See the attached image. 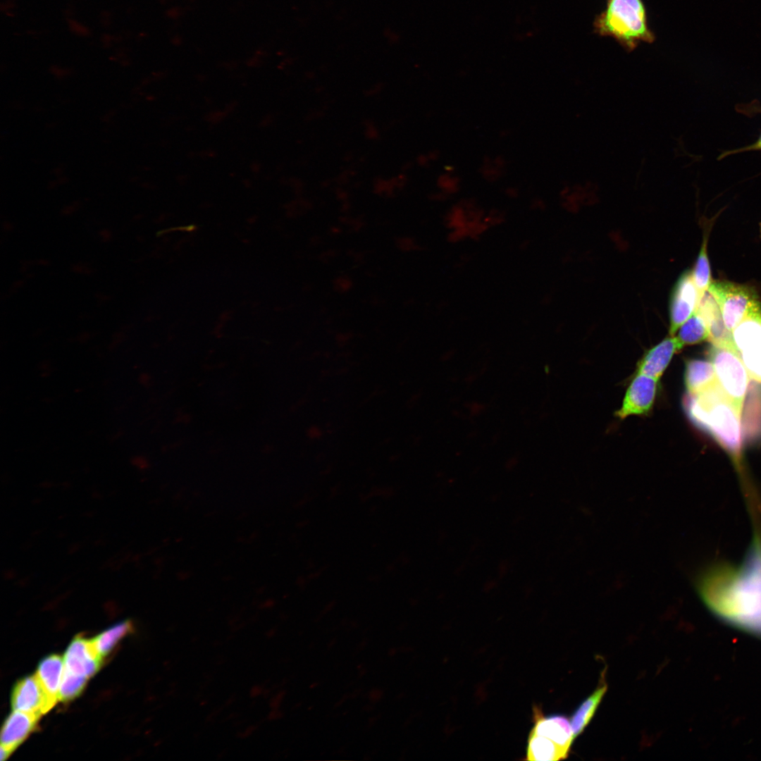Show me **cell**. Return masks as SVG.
I'll return each instance as SVG.
<instances>
[{
  "label": "cell",
  "instance_id": "cell-11",
  "mask_svg": "<svg viewBox=\"0 0 761 761\" xmlns=\"http://www.w3.org/2000/svg\"><path fill=\"white\" fill-rule=\"evenodd\" d=\"M534 726L530 733L546 737L569 751L575 736L567 717L561 714L545 716L537 707L533 709Z\"/></svg>",
  "mask_w": 761,
  "mask_h": 761
},
{
  "label": "cell",
  "instance_id": "cell-26",
  "mask_svg": "<svg viewBox=\"0 0 761 761\" xmlns=\"http://www.w3.org/2000/svg\"><path fill=\"white\" fill-rule=\"evenodd\" d=\"M757 150H761V133H760L759 137L757 138V140L755 142H753V144H751L750 145H748V146H745L744 147H741L739 149H735L724 151L718 156V159H722L725 158L727 156L735 154H738V153H741V152H746V151H757Z\"/></svg>",
  "mask_w": 761,
  "mask_h": 761
},
{
  "label": "cell",
  "instance_id": "cell-10",
  "mask_svg": "<svg viewBox=\"0 0 761 761\" xmlns=\"http://www.w3.org/2000/svg\"><path fill=\"white\" fill-rule=\"evenodd\" d=\"M695 310L707 323L708 340L712 345L736 350L732 333L726 328L719 305L708 290L699 300Z\"/></svg>",
  "mask_w": 761,
  "mask_h": 761
},
{
  "label": "cell",
  "instance_id": "cell-15",
  "mask_svg": "<svg viewBox=\"0 0 761 761\" xmlns=\"http://www.w3.org/2000/svg\"><path fill=\"white\" fill-rule=\"evenodd\" d=\"M605 672L602 673L597 688L577 707L570 723L575 738L583 733L593 718L599 704L607 690Z\"/></svg>",
  "mask_w": 761,
  "mask_h": 761
},
{
  "label": "cell",
  "instance_id": "cell-16",
  "mask_svg": "<svg viewBox=\"0 0 761 761\" xmlns=\"http://www.w3.org/2000/svg\"><path fill=\"white\" fill-rule=\"evenodd\" d=\"M717 382L711 361L693 359L686 366L685 383L689 395L697 394Z\"/></svg>",
  "mask_w": 761,
  "mask_h": 761
},
{
  "label": "cell",
  "instance_id": "cell-20",
  "mask_svg": "<svg viewBox=\"0 0 761 761\" xmlns=\"http://www.w3.org/2000/svg\"><path fill=\"white\" fill-rule=\"evenodd\" d=\"M692 276L698 292L700 300L704 293L708 290L712 282L710 263L707 252V236L704 237V241L692 272Z\"/></svg>",
  "mask_w": 761,
  "mask_h": 761
},
{
  "label": "cell",
  "instance_id": "cell-22",
  "mask_svg": "<svg viewBox=\"0 0 761 761\" xmlns=\"http://www.w3.org/2000/svg\"><path fill=\"white\" fill-rule=\"evenodd\" d=\"M467 210L462 200L452 206L445 217V226L450 230L464 227L468 223Z\"/></svg>",
  "mask_w": 761,
  "mask_h": 761
},
{
  "label": "cell",
  "instance_id": "cell-18",
  "mask_svg": "<svg viewBox=\"0 0 761 761\" xmlns=\"http://www.w3.org/2000/svg\"><path fill=\"white\" fill-rule=\"evenodd\" d=\"M677 331L678 335L676 337L683 347L702 342L709 337L707 323L696 310Z\"/></svg>",
  "mask_w": 761,
  "mask_h": 761
},
{
  "label": "cell",
  "instance_id": "cell-17",
  "mask_svg": "<svg viewBox=\"0 0 761 761\" xmlns=\"http://www.w3.org/2000/svg\"><path fill=\"white\" fill-rule=\"evenodd\" d=\"M526 750V760L538 761L564 760L569 752L549 738L531 733H529Z\"/></svg>",
  "mask_w": 761,
  "mask_h": 761
},
{
  "label": "cell",
  "instance_id": "cell-8",
  "mask_svg": "<svg viewBox=\"0 0 761 761\" xmlns=\"http://www.w3.org/2000/svg\"><path fill=\"white\" fill-rule=\"evenodd\" d=\"M11 705L13 710L32 712L40 715L54 705L50 701L36 674L18 681L12 691Z\"/></svg>",
  "mask_w": 761,
  "mask_h": 761
},
{
  "label": "cell",
  "instance_id": "cell-7",
  "mask_svg": "<svg viewBox=\"0 0 761 761\" xmlns=\"http://www.w3.org/2000/svg\"><path fill=\"white\" fill-rule=\"evenodd\" d=\"M658 380L647 375L636 373L629 385L621 408L616 416L625 419L631 415L648 413L652 407L657 388Z\"/></svg>",
  "mask_w": 761,
  "mask_h": 761
},
{
  "label": "cell",
  "instance_id": "cell-9",
  "mask_svg": "<svg viewBox=\"0 0 761 761\" xmlns=\"http://www.w3.org/2000/svg\"><path fill=\"white\" fill-rule=\"evenodd\" d=\"M102 657L92 639L75 637L65 653L64 667L68 671L89 679L100 668Z\"/></svg>",
  "mask_w": 761,
  "mask_h": 761
},
{
  "label": "cell",
  "instance_id": "cell-2",
  "mask_svg": "<svg viewBox=\"0 0 761 761\" xmlns=\"http://www.w3.org/2000/svg\"><path fill=\"white\" fill-rule=\"evenodd\" d=\"M593 28L600 36L614 38L628 51L641 42L655 40L643 0H607L605 9L594 20Z\"/></svg>",
  "mask_w": 761,
  "mask_h": 761
},
{
  "label": "cell",
  "instance_id": "cell-24",
  "mask_svg": "<svg viewBox=\"0 0 761 761\" xmlns=\"http://www.w3.org/2000/svg\"><path fill=\"white\" fill-rule=\"evenodd\" d=\"M439 186L443 190V192L446 194H452L457 192L459 187V180L456 177L452 175V174H447L442 175L439 180Z\"/></svg>",
  "mask_w": 761,
  "mask_h": 761
},
{
  "label": "cell",
  "instance_id": "cell-3",
  "mask_svg": "<svg viewBox=\"0 0 761 761\" xmlns=\"http://www.w3.org/2000/svg\"><path fill=\"white\" fill-rule=\"evenodd\" d=\"M707 290L717 302L724 324L731 332L746 317L761 312L759 297L748 286L712 281Z\"/></svg>",
  "mask_w": 761,
  "mask_h": 761
},
{
  "label": "cell",
  "instance_id": "cell-19",
  "mask_svg": "<svg viewBox=\"0 0 761 761\" xmlns=\"http://www.w3.org/2000/svg\"><path fill=\"white\" fill-rule=\"evenodd\" d=\"M132 630L130 621H123L109 628L92 638L94 646L103 658L106 656L118 642Z\"/></svg>",
  "mask_w": 761,
  "mask_h": 761
},
{
  "label": "cell",
  "instance_id": "cell-25",
  "mask_svg": "<svg viewBox=\"0 0 761 761\" xmlns=\"http://www.w3.org/2000/svg\"><path fill=\"white\" fill-rule=\"evenodd\" d=\"M484 220L491 228L501 225L505 221V214L502 210L493 209L485 214Z\"/></svg>",
  "mask_w": 761,
  "mask_h": 761
},
{
  "label": "cell",
  "instance_id": "cell-30",
  "mask_svg": "<svg viewBox=\"0 0 761 761\" xmlns=\"http://www.w3.org/2000/svg\"><path fill=\"white\" fill-rule=\"evenodd\" d=\"M397 650L395 648H392L389 650L388 654L390 656H394L396 655Z\"/></svg>",
  "mask_w": 761,
  "mask_h": 761
},
{
  "label": "cell",
  "instance_id": "cell-13",
  "mask_svg": "<svg viewBox=\"0 0 761 761\" xmlns=\"http://www.w3.org/2000/svg\"><path fill=\"white\" fill-rule=\"evenodd\" d=\"M40 714L18 710L6 718L1 734V745L12 753L33 731Z\"/></svg>",
  "mask_w": 761,
  "mask_h": 761
},
{
  "label": "cell",
  "instance_id": "cell-4",
  "mask_svg": "<svg viewBox=\"0 0 761 761\" xmlns=\"http://www.w3.org/2000/svg\"><path fill=\"white\" fill-rule=\"evenodd\" d=\"M709 357L719 386L742 413L750 378L742 360L735 349L714 345Z\"/></svg>",
  "mask_w": 761,
  "mask_h": 761
},
{
  "label": "cell",
  "instance_id": "cell-1",
  "mask_svg": "<svg viewBox=\"0 0 761 761\" xmlns=\"http://www.w3.org/2000/svg\"><path fill=\"white\" fill-rule=\"evenodd\" d=\"M688 395L686 407L693 421L710 434L730 454L738 457L742 446L741 412L726 396L718 381L697 394Z\"/></svg>",
  "mask_w": 761,
  "mask_h": 761
},
{
  "label": "cell",
  "instance_id": "cell-5",
  "mask_svg": "<svg viewBox=\"0 0 761 761\" xmlns=\"http://www.w3.org/2000/svg\"><path fill=\"white\" fill-rule=\"evenodd\" d=\"M731 333L736 351L750 378L761 383V312L744 318Z\"/></svg>",
  "mask_w": 761,
  "mask_h": 761
},
{
  "label": "cell",
  "instance_id": "cell-28",
  "mask_svg": "<svg viewBox=\"0 0 761 761\" xmlns=\"http://www.w3.org/2000/svg\"><path fill=\"white\" fill-rule=\"evenodd\" d=\"M383 696V691L378 688H373L368 693V698L372 703H377L381 700Z\"/></svg>",
  "mask_w": 761,
  "mask_h": 761
},
{
  "label": "cell",
  "instance_id": "cell-14",
  "mask_svg": "<svg viewBox=\"0 0 761 761\" xmlns=\"http://www.w3.org/2000/svg\"><path fill=\"white\" fill-rule=\"evenodd\" d=\"M64 670V661L58 655H51L39 664L36 675L54 705L59 700V690Z\"/></svg>",
  "mask_w": 761,
  "mask_h": 761
},
{
  "label": "cell",
  "instance_id": "cell-12",
  "mask_svg": "<svg viewBox=\"0 0 761 761\" xmlns=\"http://www.w3.org/2000/svg\"><path fill=\"white\" fill-rule=\"evenodd\" d=\"M682 348L676 335H669L647 352L638 364L637 373L659 380L674 355Z\"/></svg>",
  "mask_w": 761,
  "mask_h": 761
},
{
  "label": "cell",
  "instance_id": "cell-6",
  "mask_svg": "<svg viewBox=\"0 0 761 761\" xmlns=\"http://www.w3.org/2000/svg\"><path fill=\"white\" fill-rule=\"evenodd\" d=\"M699 300L692 272L686 271L677 280L669 305V335H675L681 326L695 311Z\"/></svg>",
  "mask_w": 761,
  "mask_h": 761
},
{
  "label": "cell",
  "instance_id": "cell-21",
  "mask_svg": "<svg viewBox=\"0 0 761 761\" xmlns=\"http://www.w3.org/2000/svg\"><path fill=\"white\" fill-rule=\"evenodd\" d=\"M88 678L74 674L64 667L58 698L68 701L78 697L84 690Z\"/></svg>",
  "mask_w": 761,
  "mask_h": 761
},
{
  "label": "cell",
  "instance_id": "cell-27",
  "mask_svg": "<svg viewBox=\"0 0 761 761\" xmlns=\"http://www.w3.org/2000/svg\"><path fill=\"white\" fill-rule=\"evenodd\" d=\"M738 111L741 113L748 114L761 113V106L757 105L755 101H753L748 104H745L743 106H739Z\"/></svg>",
  "mask_w": 761,
  "mask_h": 761
},
{
  "label": "cell",
  "instance_id": "cell-29",
  "mask_svg": "<svg viewBox=\"0 0 761 761\" xmlns=\"http://www.w3.org/2000/svg\"><path fill=\"white\" fill-rule=\"evenodd\" d=\"M11 754V753L8 750H7L6 748H5L4 747L1 745L0 755H1V761L6 759Z\"/></svg>",
  "mask_w": 761,
  "mask_h": 761
},
{
  "label": "cell",
  "instance_id": "cell-23",
  "mask_svg": "<svg viewBox=\"0 0 761 761\" xmlns=\"http://www.w3.org/2000/svg\"><path fill=\"white\" fill-rule=\"evenodd\" d=\"M503 162L502 159H495L494 161L485 162L482 168L483 174L488 180L497 179L502 174Z\"/></svg>",
  "mask_w": 761,
  "mask_h": 761
}]
</instances>
